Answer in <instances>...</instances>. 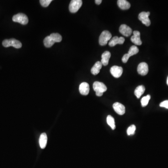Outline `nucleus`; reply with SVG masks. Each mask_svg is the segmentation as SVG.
Here are the masks:
<instances>
[{
    "instance_id": "obj_28",
    "label": "nucleus",
    "mask_w": 168,
    "mask_h": 168,
    "mask_svg": "<svg viewBox=\"0 0 168 168\" xmlns=\"http://www.w3.org/2000/svg\"><path fill=\"white\" fill-rule=\"evenodd\" d=\"M95 2L96 4H97V5H99L102 2V0H95Z\"/></svg>"
},
{
    "instance_id": "obj_2",
    "label": "nucleus",
    "mask_w": 168,
    "mask_h": 168,
    "mask_svg": "<svg viewBox=\"0 0 168 168\" xmlns=\"http://www.w3.org/2000/svg\"><path fill=\"white\" fill-rule=\"evenodd\" d=\"M112 38V34L107 31H104L101 33L99 37V44L101 46H105L107 44L108 41Z\"/></svg>"
},
{
    "instance_id": "obj_15",
    "label": "nucleus",
    "mask_w": 168,
    "mask_h": 168,
    "mask_svg": "<svg viewBox=\"0 0 168 168\" xmlns=\"http://www.w3.org/2000/svg\"><path fill=\"white\" fill-rule=\"evenodd\" d=\"M117 4L119 7L122 10H128L131 6L130 3L126 0H118Z\"/></svg>"
},
{
    "instance_id": "obj_1",
    "label": "nucleus",
    "mask_w": 168,
    "mask_h": 168,
    "mask_svg": "<svg viewBox=\"0 0 168 168\" xmlns=\"http://www.w3.org/2000/svg\"><path fill=\"white\" fill-rule=\"evenodd\" d=\"M2 45L4 47H9L13 46L16 49H19L22 46V44L20 41L14 38L5 39L2 42Z\"/></svg>"
},
{
    "instance_id": "obj_3",
    "label": "nucleus",
    "mask_w": 168,
    "mask_h": 168,
    "mask_svg": "<svg viewBox=\"0 0 168 168\" xmlns=\"http://www.w3.org/2000/svg\"><path fill=\"white\" fill-rule=\"evenodd\" d=\"M12 20L14 22L18 23L23 25H26L29 22L27 15L23 13H18L14 15Z\"/></svg>"
},
{
    "instance_id": "obj_13",
    "label": "nucleus",
    "mask_w": 168,
    "mask_h": 168,
    "mask_svg": "<svg viewBox=\"0 0 168 168\" xmlns=\"http://www.w3.org/2000/svg\"><path fill=\"white\" fill-rule=\"evenodd\" d=\"M79 91L80 94L83 95H87L90 91L89 84L86 82H83L79 86Z\"/></svg>"
},
{
    "instance_id": "obj_24",
    "label": "nucleus",
    "mask_w": 168,
    "mask_h": 168,
    "mask_svg": "<svg viewBox=\"0 0 168 168\" xmlns=\"http://www.w3.org/2000/svg\"><path fill=\"white\" fill-rule=\"evenodd\" d=\"M136 130V127L135 125H131L127 129V134L128 136L134 135Z\"/></svg>"
},
{
    "instance_id": "obj_16",
    "label": "nucleus",
    "mask_w": 168,
    "mask_h": 168,
    "mask_svg": "<svg viewBox=\"0 0 168 168\" xmlns=\"http://www.w3.org/2000/svg\"><path fill=\"white\" fill-rule=\"evenodd\" d=\"M102 63L100 61H97L96 62L94 65L93 66L91 69V73L94 75H96L99 74V73L100 72V69L102 68Z\"/></svg>"
},
{
    "instance_id": "obj_19",
    "label": "nucleus",
    "mask_w": 168,
    "mask_h": 168,
    "mask_svg": "<svg viewBox=\"0 0 168 168\" xmlns=\"http://www.w3.org/2000/svg\"><path fill=\"white\" fill-rule=\"evenodd\" d=\"M44 45L45 47L49 48V47H52L54 44L55 42L50 36H48L44 38Z\"/></svg>"
},
{
    "instance_id": "obj_8",
    "label": "nucleus",
    "mask_w": 168,
    "mask_h": 168,
    "mask_svg": "<svg viewBox=\"0 0 168 168\" xmlns=\"http://www.w3.org/2000/svg\"><path fill=\"white\" fill-rule=\"evenodd\" d=\"M110 73L114 77L119 78L123 73V68L120 66L114 65L110 69Z\"/></svg>"
},
{
    "instance_id": "obj_14",
    "label": "nucleus",
    "mask_w": 168,
    "mask_h": 168,
    "mask_svg": "<svg viewBox=\"0 0 168 168\" xmlns=\"http://www.w3.org/2000/svg\"><path fill=\"white\" fill-rule=\"evenodd\" d=\"M110 57H111V53L110 52L108 51H106L104 52L101 55L102 59H101V63H102V65L107 66L108 64Z\"/></svg>"
},
{
    "instance_id": "obj_22",
    "label": "nucleus",
    "mask_w": 168,
    "mask_h": 168,
    "mask_svg": "<svg viewBox=\"0 0 168 168\" xmlns=\"http://www.w3.org/2000/svg\"><path fill=\"white\" fill-rule=\"evenodd\" d=\"M53 39L55 43H59L62 41V37L58 33H52L50 36Z\"/></svg>"
},
{
    "instance_id": "obj_29",
    "label": "nucleus",
    "mask_w": 168,
    "mask_h": 168,
    "mask_svg": "<svg viewBox=\"0 0 168 168\" xmlns=\"http://www.w3.org/2000/svg\"><path fill=\"white\" fill-rule=\"evenodd\" d=\"M103 93H100V92H96V95L97 96H101L103 95Z\"/></svg>"
},
{
    "instance_id": "obj_11",
    "label": "nucleus",
    "mask_w": 168,
    "mask_h": 168,
    "mask_svg": "<svg viewBox=\"0 0 168 168\" xmlns=\"http://www.w3.org/2000/svg\"><path fill=\"white\" fill-rule=\"evenodd\" d=\"M113 108L115 112L118 115L122 116L125 113V107L124 105L119 102H116L113 105Z\"/></svg>"
},
{
    "instance_id": "obj_9",
    "label": "nucleus",
    "mask_w": 168,
    "mask_h": 168,
    "mask_svg": "<svg viewBox=\"0 0 168 168\" xmlns=\"http://www.w3.org/2000/svg\"><path fill=\"white\" fill-rule=\"evenodd\" d=\"M125 42V38L123 37H118V36H114L111 38L108 43V45L111 47H114L116 44H122Z\"/></svg>"
},
{
    "instance_id": "obj_20",
    "label": "nucleus",
    "mask_w": 168,
    "mask_h": 168,
    "mask_svg": "<svg viewBox=\"0 0 168 168\" xmlns=\"http://www.w3.org/2000/svg\"><path fill=\"white\" fill-rule=\"evenodd\" d=\"M107 121L108 125L110 126L113 130L116 128V124H115V119L114 118L111 116H107Z\"/></svg>"
},
{
    "instance_id": "obj_25",
    "label": "nucleus",
    "mask_w": 168,
    "mask_h": 168,
    "mask_svg": "<svg viewBox=\"0 0 168 168\" xmlns=\"http://www.w3.org/2000/svg\"><path fill=\"white\" fill-rule=\"evenodd\" d=\"M52 2V0H41L40 3L43 7H47L50 5Z\"/></svg>"
},
{
    "instance_id": "obj_12",
    "label": "nucleus",
    "mask_w": 168,
    "mask_h": 168,
    "mask_svg": "<svg viewBox=\"0 0 168 168\" xmlns=\"http://www.w3.org/2000/svg\"><path fill=\"white\" fill-rule=\"evenodd\" d=\"M134 35L131 37V42L137 45H141L142 44V41L141 40L140 33L138 31H134L133 32Z\"/></svg>"
},
{
    "instance_id": "obj_10",
    "label": "nucleus",
    "mask_w": 168,
    "mask_h": 168,
    "mask_svg": "<svg viewBox=\"0 0 168 168\" xmlns=\"http://www.w3.org/2000/svg\"><path fill=\"white\" fill-rule=\"evenodd\" d=\"M119 32L125 36H129L132 34V30L126 24H121L119 28Z\"/></svg>"
},
{
    "instance_id": "obj_5",
    "label": "nucleus",
    "mask_w": 168,
    "mask_h": 168,
    "mask_svg": "<svg viewBox=\"0 0 168 168\" xmlns=\"http://www.w3.org/2000/svg\"><path fill=\"white\" fill-rule=\"evenodd\" d=\"M149 15H150L149 12H142L139 15L138 19L144 25H146V26H149L151 24L150 19L149 18Z\"/></svg>"
},
{
    "instance_id": "obj_21",
    "label": "nucleus",
    "mask_w": 168,
    "mask_h": 168,
    "mask_svg": "<svg viewBox=\"0 0 168 168\" xmlns=\"http://www.w3.org/2000/svg\"><path fill=\"white\" fill-rule=\"evenodd\" d=\"M138 52L139 49L137 48V47L135 46V45H133V46L130 47L129 51H128V53L127 54L129 56V57H130L136 54Z\"/></svg>"
},
{
    "instance_id": "obj_27",
    "label": "nucleus",
    "mask_w": 168,
    "mask_h": 168,
    "mask_svg": "<svg viewBox=\"0 0 168 168\" xmlns=\"http://www.w3.org/2000/svg\"><path fill=\"white\" fill-rule=\"evenodd\" d=\"M129 56L128 55V54H125L124 56H123V57L122 58V62L124 63H126L128 61V59L129 58Z\"/></svg>"
},
{
    "instance_id": "obj_18",
    "label": "nucleus",
    "mask_w": 168,
    "mask_h": 168,
    "mask_svg": "<svg viewBox=\"0 0 168 168\" xmlns=\"http://www.w3.org/2000/svg\"><path fill=\"white\" fill-rule=\"evenodd\" d=\"M145 91V88L143 86L141 85L137 86L135 90V95L136 97L137 98L139 99L141 95L144 94Z\"/></svg>"
},
{
    "instance_id": "obj_7",
    "label": "nucleus",
    "mask_w": 168,
    "mask_h": 168,
    "mask_svg": "<svg viewBox=\"0 0 168 168\" xmlns=\"http://www.w3.org/2000/svg\"><path fill=\"white\" fill-rule=\"evenodd\" d=\"M137 72L141 76H145L149 72L148 65L145 62L141 63L137 67Z\"/></svg>"
},
{
    "instance_id": "obj_4",
    "label": "nucleus",
    "mask_w": 168,
    "mask_h": 168,
    "mask_svg": "<svg viewBox=\"0 0 168 168\" xmlns=\"http://www.w3.org/2000/svg\"><path fill=\"white\" fill-rule=\"evenodd\" d=\"M82 5L81 0H72L69 4V10L71 13H76L81 8Z\"/></svg>"
},
{
    "instance_id": "obj_26",
    "label": "nucleus",
    "mask_w": 168,
    "mask_h": 168,
    "mask_svg": "<svg viewBox=\"0 0 168 168\" xmlns=\"http://www.w3.org/2000/svg\"><path fill=\"white\" fill-rule=\"evenodd\" d=\"M160 106L161 107H165V108L168 109V100H165V101L161 102L160 104Z\"/></svg>"
},
{
    "instance_id": "obj_17",
    "label": "nucleus",
    "mask_w": 168,
    "mask_h": 168,
    "mask_svg": "<svg viewBox=\"0 0 168 168\" xmlns=\"http://www.w3.org/2000/svg\"><path fill=\"white\" fill-rule=\"evenodd\" d=\"M47 142V136L45 133H42L39 138V142L41 148L42 149L46 147Z\"/></svg>"
},
{
    "instance_id": "obj_6",
    "label": "nucleus",
    "mask_w": 168,
    "mask_h": 168,
    "mask_svg": "<svg viewBox=\"0 0 168 168\" xmlns=\"http://www.w3.org/2000/svg\"><path fill=\"white\" fill-rule=\"evenodd\" d=\"M93 88L95 92H100L104 93L107 90V87L104 83L95 81L93 84Z\"/></svg>"
},
{
    "instance_id": "obj_23",
    "label": "nucleus",
    "mask_w": 168,
    "mask_h": 168,
    "mask_svg": "<svg viewBox=\"0 0 168 168\" xmlns=\"http://www.w3.org/2000/svg\"><path fill=\"white\" fill-rule=\"evenodd\" d=\"M150 98H151V97H150V95H148L146 96L143 97L141 99V106H142L143 107L147 106L148 104L149 100H150Z\"/></svg>"
},
{
    "instance_id": "obj_30",
    "label": "nucleus",
    "mask_w": 168,
    "mask_h": 168,
    "mask_svg": "<svg viewBox=\"0 0 168 168\" xmlns=\"http://www.w3.org/2000/svg\"><path fill=\"white\" fill-rule=\"evenodd\" d=\"M167 85L168 86V78H167Z\"/></svg>"
}]
</instances>
